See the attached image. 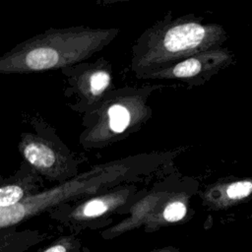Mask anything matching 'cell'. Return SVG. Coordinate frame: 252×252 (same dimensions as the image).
Instances as JSON below:
<instances>
[{
  "instance_id": "1",
  "label": "cell",
  "mask_w": 252,
  "mask_h": 252,
  "mask_svg": "<svg viewBox=\"0 0 252 252\" xmlns=\"http://www.w3.org/2000/svg\"><path fill=\"white\" fill-rule=\"evenodd\" d=\"M119 32L115 27L49 28L6 51L0 57V73L25 75L73 66L101 51Z\"/></svg>"
},
{
  "instance_id": "2",
  "label": "cell",
  "mask_w": 252,
  "mask_h": 252,
  "mask_svg": "<svg viewBox=\"0 0 252 252\" xmlns=\"http://www.w3.org/2000/svg\"><path fill=\"white\" fill-rule=\"evenodd\" d=\"M226 38L224 28L219 24L204 23L195 14L174 17L168 11L134 41L130 68L136 78L144 80L154 71L221 46Z\"/></svg>"
},
{
  "instance_id": "3",
  "label": "cell",
  "mask_w": 252,
  "mask_h": 252,
  "mask_svg": "<svg viewBox=\"0 0 252 252\" xmlns=\"http://www.w3.org/2000/svg\"><path fill=\"white\" fill-rule=\"evenodd\" d=\"M167 85L123 86L111 90L94 108L82 115L84 147H102L139 131L153 116L152 94Z\"/></svg>"
},
{
  "instance_id": "4",
  "label": "cell",
  "mask_w": 252,
  "mask_h": 252,
  "mask_svg": "<svg viewBox=\"0 0 252 252\" xmlns=\"http://www.w3.org/2000/svg\"><path fill=\"white\" fill-rule=\"evenodd\" d=\"M60 71L65 77L64 96L72 100L67 105L81 115L94 108L114 89L112 65L103 57L92 62L83 61Z\"/></svg>"
},
{
  "instance_id": "5",
  "label": "cell",
  "mask_w": 252,
  "mask_h": 252,
  "mask_svg": "<svg viewBox=\"0 0 252 252\" xmlns=\"http://www.w3.org/2000/svg\"><path fill=\"white\" fill-rule=\"evenodd\" d=\"M28 121L34 132L21 134L19 150L24 158L41 171L66 168L73 158L55 129L38 114L28 116Z\"/></svg>"
},
{
  "instance_id": "6",
  "label": "cell",
  "mask_w": 252,
  "mask_h": 252,
  "mask_svg": "<svg viewBox=\"0 0 252 252\" xmlns=\"http://www.w3.org/2000/svg\"><path fill=\"white\" fill-rule=\"evenodd\" d=\"M234 61V54L226 47H215L183 60L166 68L147 75L144 80H165L198 87L206 84L220 70L228 67Z\"/></svg>"
},
{
  "instance_id": "7",
  "label": "cell",
  "mask_w": 252,
  "mask_h": 252,
  "mask_svg": "<svg viewBox=\"0 0 252 252\" xmlns=\"http://www.w3.org/2000/svg\"><path fill=\"white\" fill-rule=\"evenodd\" d=\"M24 192L21 187L16 185L3 186L0 189V206L9 208L17 204L23 198Z\"/></svg>"
},
{
  "instance_id": "8",
  "label": "cell",
  "mask_w": 252,
  "mask_h": 252,
  "mask_svg": "<svg viewBox=\"0 0 252 252\" xmlns=\"http://www.w3.org/2000/svg\"><path fill=\"white\" fill-rule=\"evenodd\" d=\"M186 211V206L182 202L176 201L165 207L163 211V218L167 221H177L185 217Z\"/></svg>"
},
{
  "instance_id": "9",
  "label": "cell",
  "mask_w": 252,
  "mask_h": 252,
  "mask_svg": "<svg viewBox=\"0 0 252 252\" xmlns=\"http://www.w3.org/2000/svg\"><path fill=\"white\" fill-rule=\"evenodd\" d=\"M108 209V205L103 200H93L84 207V215L87 217H97L102 215Z\"/></svg>"
},
{
  "instance_id": "10",
  "label": "cell",
  "mask_w": 252,
  "mask_h": 252,
  "mask_svg": "<svg viewBox=\"0 0 252 252\" xmlns=\"http://www.w3.org/2000/svg\"><path fill=\"white\" fill-rule=\"evenodd\" d=\"M91 1L99 6H110V5H114V4L130 2L133 0H91Z\"/></svg>"
},
{
  "instance_id": "11",
  "label": "cell",
  "mask_w": 252,
  "mask_h": 252,
  "mask_svg": "<svg viewBox=\"0 0 252 252\" xmlns=\"http://www.w3.org/2000/svg\"><path fill=\"white\" fill-rule=\"evenodd\" d=\"M44 252H66V248L63 245H55L48 248Z\"/></svg>"
},
{
  "instance_id": "12",
  "label": "cell",
  "mask_w": 252,
  "mask_h": 252,
  "mask_svg": "<svg viewBox=\"0 0 252 252\" xmlns=\"http://www.w3.org/2000/svg\"><path fill=\"white\" fill-rule=\"evenodd\" d=\"M251 217H252V214H251Z\"/></svg>"
}]
</instances>
